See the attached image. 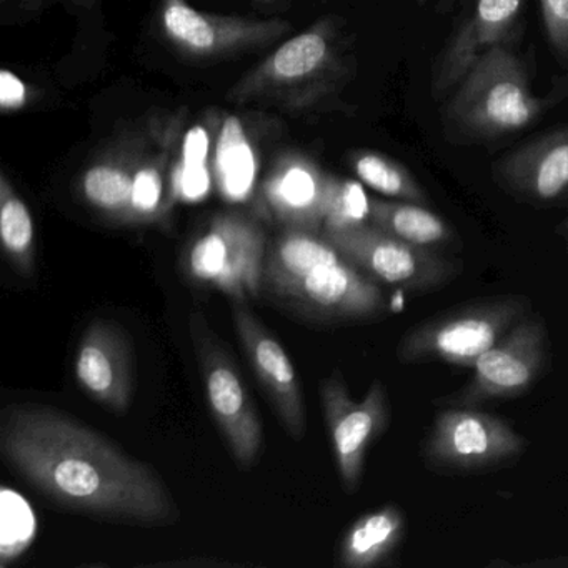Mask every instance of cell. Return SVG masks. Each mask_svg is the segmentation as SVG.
<instances>
[{
  "mask_svg": "<svg viewBox=\"0 0 568 568\" xmlns=\"http://www.w3.org/2000/svg\"><path fill=\"white\" fill-rule=\"evenodd\" d=\"M540 8L551 48L568 61V0H540Z\"/></svg>",
  "mask_w": 568,
  "mask_h": 568,
  "instance_id": "28",
  "label": "cell"
},
{
  "mask_svg": "<svg viewBox=\"0 0 568 568\" xmlns=\"http://www.w3.org/2000/svg\"><path fill=\"white\" fill-rule=\"evenodd\" d=\"M215 172L222 194L231 201H242L254 187L257 162L241 121L225 119L215 151Z\"/></svg>",
  "mask_w": 568,
  "mask_h": 568,
  "instance_id": "21",
  "label": "cell"
},
{
  "mask_svg": "<svg viewBox=\"0 0 568 568\" xmlns=\"http://www.w3.org/2000/svg\"><path fill=\"white\" fill-rule=\"evenodd\" d=\"M371 224L400 241L428 251H458L460 241L447 221L427 205L371 199Z\"/></svg>",
  "mask_w": 568,
  "mask_h": 568,
  "instance_id": "19",
  "label": "cell"
},
{
  "mask_svg": "<svg viewBox=\"0 0 568 568\" xmlns=\"http://www.w3.org/2000/svg\"><path fill=\"white\" fill-rule=\"evenodd\" d=\"M407 534V518L397 505H387L358 518L342 538L341 560L345 568H372L394 557Z\"/></svg>",
  "mask_w": 568,
  "mask_h": 568,
  "instance_id": "18",
  "label": "cell"
},
{
  "mask_svg": "<svg viewBox=\"0 0 568 568\" xmlns=\"http://www.w3.org/2000/svg\"><path fill=\"white\" fill-rule=\"evenodd\" d=\"M134 178L119 165L99 164L89 169L82 182L85 199L99 211L111 215L115 221H131Z\"/></svg>",
  "mask_w": 568,
  "mask_h": 568,
  "instance_id": "24",
  "label": "cell"
},
{
  "mask_svg": "<svg viewBox=\"0 0 568 568\" xmlns=\"http://www.w3.org/2000/svg\"><path fill=\"white\" fill-rule=\"evenodd\" d=\"M162 179L152 168L141 169L134 178L131 221L149 222L161 217Z\"/></svg>",
  "mask_w": 568,
  "mask_h": 568,
  "instance_id": "27",
  "label": "cell"
},
{
  "mask_svg": "<svg viewBox=\"0 0 568 568\" xmlns=\"http://www.w3.org/2000/svg\"><path fill=\"white\" fill-rule=\"evenodd\" d=\"M211 189V175L205 164L189 165L182 162L175 172V191L185 201H199Z\"/></svg>",
  "mask_w": 568,
  "mask_h": 568,
  "instance_id": "29",
  "label": "cell"
},
{
  "mask_svg": "<svg viewBox=\"0 0 568 568\" xmlns=\"http://www.w3.org/2000/svg\"><path fill=\"white\" fill-rule=\"evenodd\" d=\"M162 26L169 41L192 58L214 59L264 48L287 34L282 21H251L205 14L185 0H164Z\"/></svg>",
  "mask_w": 568,
  "mask_h": 568,
  "instance_id": "10",
  "label": "cell"
},
{
  "mask_svg": "<svg viewBox=\"0 0 568 568\" xmlns=\"http://www.w3.org/2000/svg\"><path fill=\"white\" fill-rule=\"evenodd\" d=\"M528 314L531 301L525 295L475 298L408 328L395 354L402 364L440 361L471 368L484 352Z\"/></svg>",
  "mask_w": 568,
  "mask_h": 568,
  "instance_id": "3",
  "label": "cell"
},
{
  "mask_svg": "<svg viewBox=\"0 0 568 568\" xmlns=\"http://www.w3.org/2000/svg\"><path fill=\"white\" fill-rule=\"evenodd\" d=\"M239 341L267 394L278 422L294 440L305 435L304 398L294 364L281 342L241 302L234 304Z\"/></svg>",
  "mask_w": 568,
  "mask_h": 568,
  "instance_id": "13",
  "label": "cell"
},
{
  "mask_svg": "<svg viewBox=\"0 0 568 568\" xmlns=\"http://www.w3.org/2000/svg\"><path fill=\"white\" fill-rule=\"evenodd\" d=\"M545 108L547 102L531 92L520 59L501 44L462 79L444 108V124L458 141H490L534 124Z\"/></svg>",
  "mask_w": 568,
  "mask_h": 568,
  "instance_id": "2",
  "label": "cell"
},
{
  "mask_svg": "<svg viewBox=\"0 0 568 568\" xmlns=\"http://www.w3.org/2000/svg\"><path fill=\"white\" fill-rule=\"evenodd\" d=\"M342 257L322 232L287 227L267 251L264 288L275 297L285 298L314 268Z\"/></svg>",
  "mask_w": 568,
  "mask_h": 568,
  "instance_id": "17",
  "label": "cell"
},
{
  "mask_svg": "<svg viewBox=\"0 0 568 568\" xmlns=\"http://www.w3.org/2000/svg\"><path fill=\"white\" fill-rule=\"evenodd\" d=\"M332 179L301 159L282 162L265 185V199L278 222L291 229L322 232Z\"/></svg>",
  "mask_w": 568,
  "mask_h": 568,
  "instance_id": "16",
  "label": "cell"
},
{
  "mask_svg": "<svg viewBox=\"0 0 568 568\" xmlns=\"http://www.w3.org/2000/svg\"><path fill=\"white\" fill-rule=\"evenodd\" d=\"M495 178L515 197L555 202L568 192V125L511 151L495 165Z\"/></svg>",
  "mask_w": 568,
  "mask_h": 568,
  "instance_id": "15",
  "label": "cell"
},
{
  "mask_svg": "<svg viewBox=\"0 0 568 568\" xmlns=\"http://www.w3.org/2000/svg\"><path fill=\"white\" fill-rule=\"evenodd\" d=\"M28 101V89L24 82L4 69L0 74V105L4 111H18Z\"/></svg>",
  "mask_w": 568,
  "mask_h": 568,
  "instance_id": "30",
  "label": "cell"
},
{
  "mask_svg": "<svg viewBox=\"0 0 568 568\" xmlns=\"http://www.w3.org/2000/svg\"><path fill=\"white\" fill-rule=\"evenodd\" d=\"M0 455L39 494L89 517L155 527L181 518L168 485L151 465L58 408L6 407Z\"/></svg>",
  "mask_w": 568,
  "mask_h": 568,
  "instance_id": "1",
  "label": "cell"
},
{
  "mask_svg": "<svg viewBox=\"0 0 568 568\" xmlns=\"http://www.w3.org/2000/svg\"><path fill=\"white\" fill-rule=\"evenodd\" d=\"M371 222V201L355 182L332 179L331 199L322 232L347 231Z\"/></svg>",
  "mask_w": 568,
  "mask_h": 568,
  "instance_id": "26",
  "label": "cell"
},
{
  "mask_svg": "<svg viewBox=\"0 0 568 568\" xmlns=\"http://www.w3.org/2000/svg\"><path fill=\"white\" fill-rule=\"evenodd\" d=\"M64 2H69V4H75V6H85L91 2V0H64Z\"/></svg>",
  "mask_w": 568,
  "mask_h": 568,
  "instance_id": "33",
  "label": "cell"
},
{
  "mask_svg": "<svg viewBox=\"0 0 568 568\" xmlns=\"http://www.w3.org/2000/svg\"><path fill=\"white\" fill-rule=\"evenodd\" d=\"M36 517L31 505L18 491L2 488V535L0 557L2 567L18 560L34 540Z\"/></svg>",
  "mask_w": 568,
  "mask_h": 568,
  "instance_id": "25",
  "label": "cell"
},
{
  "mask_svg": "<svg viewBox=\"0 0 568 568\" xmlns=\"http://www.w3.org/2000/svg\"><path fill=\"white\" fill-rule=\"evenodd\" d=\"M354 171L374 191L414 204L430 205L427 192L405 165L387 155L362 152L354 158Z\"/></svg>",
  "mask_w": 568,
  "mask_h": 568,
  "instance_id": "23",
  "label": "cell"
},
{
  "mask_svg": "<svg viewBox=\"0 0 568 568\" xmlns=\"http://www.w3.org/2000/svg\"><path fill=\"white\" fill-rule=\"evenodd\" d=\"M209 155V135L204 128H194L185 135L184 164H205Z\"/></svg>",
  "mask_w": 568,
  "mask_h": 568,
  "instance_id": "31",
  "label": "cell"
},
{
  "mask_svg": "<svg viewBox=\"0 0 568 568\" xmlns=\"http://www.w3.org/2000/svg\"><path fill=\"white\" fill-rule=\"evenodd\" d=\"M348 262L368 277L410 294L440 291L462 274V261L400 241L368 224L322 232Z\"/></svg>",
  "mask_w": 568,
  "mask_h": 568,
  "instance_id": "6",
  "label": "cell"
},
{
  "mask_svg": "<svg viewBox=\"0 0 568 568\" xmlns=\"http://www.w3.org/2000/svg\"><path fill=\"white\" fill-rule=\"evenodd\" d=\"M75 377L82 390L115 415L128 414L135 387L131 341L111 321L89 325L75 352Z\"/></svg>",
  "mask_w": 568,
  "mask_h": 568,
  "instance_id": "12",
  "label": "cell"
},
{
  "mask_svg": "<svg viewBox=\"0 0 568 568\" xmlns=\"http://www.w3.org/2000/svg\"><path fill=\"white\" fill-rule=\"evenodd\" d=\"M331 61V45L327 31L314 29L297 36L281 45L268 61L258 68L252 78L242 85V94H251L254 89L294 85L312 75L321 74Z\"/></svg>",
  "mask_w": 568,
  "mask_h": 568,
  "instance_id": "20",
  "label": "cell"
},
{
  "mask_svg": "<svg viewBox=\"0 0 568 568\" xmlns=\"http://www.w3.org/2000/svg\"><path fill=\"white\" fill-rule=\"evenodd\" d=\"M321 397L342 487L354 494L364 475L368 448L390 425L387 390L381 381H374L364 400L354 402L341 372L335 371L322 382Z\"/></svg>",
  "mask_w": 568,
  "mask_h": 568,
  "instance_id": "9",
  "label": "cell"
},
{
  "mask_svg": "<svg viewBox=\"0 0 568 568\" xmlns=\"http://www.w3.org/2000/svg\"><path fill=\"white\" fill-rule=\"evenodd\" d=\"M528 442L504 418L471 407H444L422 445L428 470L471 475L515 464Z\"/></svg>",
  "mask_w": 568,
  "mask_h": 568,
  "instance_id": "5",
  "label": "cell"
},
{
  "mask_svg": "<svg viewBox=\"0 0 568 568\" xmlns=\"http://www.w3.org/2000/svg\"><path fill=\"white\" fill-rule=\"evenodd\" d=\"M442 4H450L452 0H440Z\"/></svg>",
  "mask_w": 568,
  "mask_h": 568,
  "instance_id": "34",
  "label": "cell"
},
{
  "mask_svg": "<svg viewBox=\"0 0 568 568\" xmlns=\"http://www.w3.org/2000/svg\"><path fill=\"white\" fill-rule=\"evenodd\" d=\"M558 234H560V237L564 239L565 242H567L568 245V219L564 222V224L558 227Z\"/></svg>",
  "mask_w": 568,
  "mask_h": 568,
  "instance_id": "32",
  "label": "cell"
},
{
  "mask_svg": "<svg viewBox=\"0 0 568 568\" xmlns=\"http://www.w3.org/2000/svg\"><path fill=\"white\" fill-rule=\"evenodd\" d=\"M0 237L12 268L31 278L36 272L34 221L6 174L0 175Z\"/></svg>",
  "mask_w": 568,
  "mask_h": 568,
  "instance_id": "22",
  "label": "cell"
},
{
  "mask_svg": "<svg viewBox=\"0 0 568 568\" xmlns=\"http://www.w3.org/2000/svg\"><path fill=\"white\" fill-rule=\"evenodd\" d=\"M267 235L255 219L219 214L189 251V277L224 292L235 302L257 301L264 288Z\"/></svg>",
  "mask_w": 568,
  "mask_h": 568,
  "instance_id": "4",
  "label": "cell"
},
{
  "mask_svg": "<svg viewBox=\"0 0 568 568\" xmlns=\"http://www.w3.org/2000/svg\"><path fill=\"white\" fill-rule=\"evenodd\" d=\"M191 335L215 424L239 468L252 467L264 442L255 402L234 361L219 344L221 341L212 334L202 315H192Z\"/></svg>",
  "mask_w": 568,
  "mask_h": 568,
  "instance_id": "8",
  "label": "cell"
},
{
  "mask_svg": "<svg viewBox=\"0 0 568 568\" xmlns=\"http://www.w3.org/2000/svg\"><path fill=\"white\" fill-rule=\"evenodd\" d=\"M284 301L328 322L378 321L387 314V298L378 282L345 257L314 268Z\"/></svg>",
  "mask_w": 568,
  "mask_h": 568,
  "instance_id": "11",
  "label": "cell"
},
{
  "mask_svg": "<svg viewBox=\"0 0 568 568\" xmlns=\"http://www.w3.org/2000/svg\"><path fill=\"white\" fill-rule=\"evenodd\" d=\"M524 9V0H477L467 21L442 52L434 78L432 95L440 99L460 84L471 68L514 31Z\"/></svg>",
  "mask_w": 568,
  "mask_h": 568,
  "instance_id": "14",
  "label": "cell"
},
{
  "mask_svg": "<svg viewBox=\"0 0 568 568\" xmlns=\"http://www.w3.org/2000/svg\"><path fill=\"white\" fill-rule=\"evenodd\" d=\"M548 358L547 325L531 312L477 358L474 377L465 387L438 398L435 405L477 408L487 402L521 397L544 377Z\"/></svg>",
  "mask_w": 568,
  "mask_h": 568,
  "instance_id": "7",
  "label": "cell"
}]
</instances>
